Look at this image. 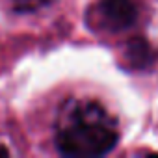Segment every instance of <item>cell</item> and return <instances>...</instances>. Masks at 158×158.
Returning a JSON list of instances; mask_svg holds the SVG:
<instances>
[{"mask_svg":"<svg viewBox=\"0 0 158 158\" xmlns=\"http://www.w3.org/2000/svg\"><path fill=\"white\" fill-rule=\"evenodd\" d=\"M119 139L117 123L97 101L69 104L56 127V147L63 156H102Z\"/></svg>","mask_w":158,"mask_h":158,"instance_id":"obj_1","label":"cell"},{"mask_svg":"<svg viewBox=\"0 0 158 158\" xmlns=\"http://www.w3.org/2000/svg\"><path fill=\"white\" fill-rule=\"evenodd\" d=\"M97 21L110 32H123L136 24L138 8L134 0H101L95 8Z\"/></svg>","mask_w":158,"mask_h":158,"instance_id":"obj_2","label":"cell"},{"mask_svg":"<svg viewBox=\"0 0 158 158\" xmlns=\"http://www.w3.org/2000/svg\"><path fill=\"white\" fill-rule=\"evenodd\" d=\"M125 58H127L128 67H132V69H136V71H141V69L151 67V65L158 60V50H156L147 39L136 37V39H130V41L127 43Z\"/></svg>","mask_w":158,"mask_h":158,"instance_id":"obj_3","label":"cell"},{"mask_svg":"<svg viewBox=\"0 0 158 158\" xmlns=\"http://www.w3.org/2000/svg\"><path fill=\"white\" fill-rule=\"evenodd\" d=\"M48 0H17L15 10L17 11H34L41 6H47Z\"/></svg>","mask_w":158,"mask_h":158,"instance_id":"obj_4","label":"cell"}]
</instances>
